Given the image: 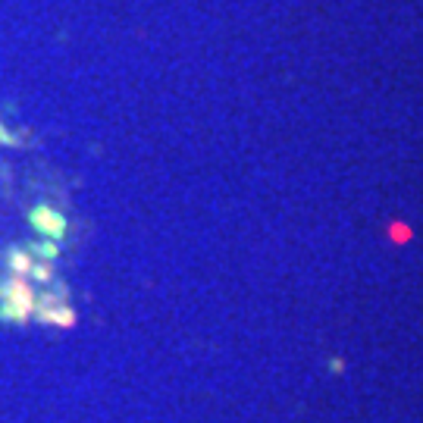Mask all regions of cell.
<instances>
[{"label":"cell","instance_id":"cell-3","mask_svg":"<svg viewBox=\"0 0 423 423\" xmlns=\"http://www.w3.org/2000/svg\"><path fill=\"white\" fill-rule=\"evenodd\" d=\"M35 304H19V301H0V323H10V326H22V323L32 320Z\"/></svg>","mask_w":423,"mask_h":423},{"label":"cell","instance_id":"cell-2","mask_svg":"<svg viewBox=\"0 0 423 423\" xmlns=\"http://www.w3.org/2000/svg\"><path fill=\"white\" fill-rule=\"evenodd\" d=\"M4 263H6V270H10V276H26L28 270H32L35 258L28 254L26 241H22V245H10V248H4Z\"/></svg>","mask_w":423,"mask_h":423},{"label":"cell","instance_id":"cell-1","mask_svg":"<svg viewBox=\"0 0 423 423\" xmlns=\"http://www.w3.org/2000/svg\"><path fill=\"white\" fill-rule=\"evenodd\" d=\"M28 229L35 232L38 238H50V241H63L66 232H70V220L66 214H60L50 204H35L28 210Z\"/></svg>","mask_w":423,"mask_h":423},{"label":"cell","instance_id":"cell-5","mask_svg":"<svg viewBox=\"0 0 423 423\" xmlns=\"http://www.w3.org/2000/svg\"><path fill=\"white\" fill-rule=\"evenodd\" d=\"M26 279H28V282H32V285H50V282H54V263H44V260H35L32 263V270H28V273H26Z\"/></svg>","mask_w":423,"mask_h":423},{"label":"cell","instance_id":"cell-4","mask_svg":"<svg viewBox=\"0 0 423 423\" xmlns=\"http://www.w3.org/2000/svg\"><path fill=\"white\" fill-rule=\"evenodd\" d=\"M26 248L35 260H44V263H54L60 258V241H50V238H32L26 241Z\"/></svg>","mask_w":423,"mask_h":423}]
</instances>
